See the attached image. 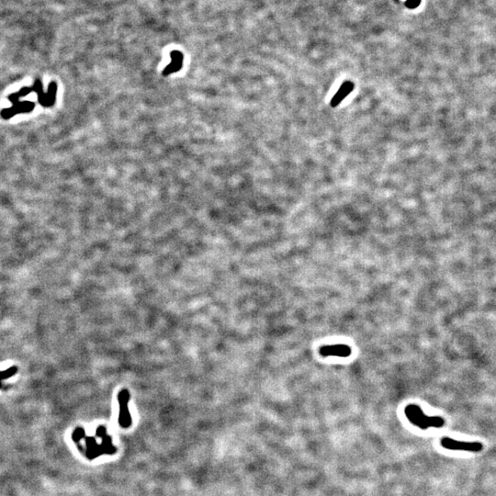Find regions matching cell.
<instances>
[{
  "label": "cell",
  "mask_w": 496,
  "mask_h": 496,
  "mask_svg": "<svg viewBox=\"0 0 496 496\" xmlns=\"http://www.w3.org/2000/svg\"><path fill=\"white\" fill-rule=\"evenodd\" d=\"M406 417L413 425L420 429L426 430L430 427L440 428L445 425V421L440 416H427L419 406L409 405L405 409Z\"/></svg>",
  "instance_id": "6da1fadb"
},
{
  "label": "cell",
  "mask_w": 496,
  "mask_h": 496,
  "mask_svg": "<svg viewBox=\"0 0 496 496\" xmlns=\"http://www.w3.org/2000/svg\"><path fill=\"white\" fill-rule=\"evenodd\" d=\"M441 446L444 449L449 450H458V451H467V452H480L483 449V445L480 442H464L458 441L455 439L444 437L440 440Z\"/></svg>",
  "instance_id": "7a4b0ae2"
},
{
  "label": "cell",
  "mask_w": 496,
  "mask_h": 496,
  "mask_svg": "<svg viewBox=\"0 0 496 496\" xmlns=\"http://www.w3.org/2000/svg\"><path fill=\"white\" fill-rule=\"evenodd\" d=\"M131 394L127 389L119 391L118 401L119 406V424L122 428H129L132 425V416L130 414L129 404Z\"/></svg>",
  "instance_id": "3957f363"
},
{
  "label": "cell",
  "mask_w": 496,
  "mask_h": 496,
  "mask_svg": "<svg viewBox=\"0 0 496 496\" xmlns=\"http://www.w3.org/2000/svg\"><path fill=\"white\" fill-rule=\"evenodd\" d=\"M35 109V103L32 101H19L12 107L1 110L0 116L4 119H10L17 114L29 113Z\"/></svg>",
  "instance_id": "277c9868"
},
{
  "label": "cell",
  "mask_w": 496,
  "mask_h": 496,
  "mask_svg": "<svg viewBox=\"0 0 496 496\" xmlns=\"http://www.w3.org/2000/svg\"><path fill=\"white\" fill-rule=\"evenodd\" d=\"M352 353V349L347 345L339 344V345H331V346H324L320 348L319 354L322 357H340V358H348Z\"/></svg>",
  "instance_id": "5b68a950"
},
{
  "label": "cell",
  "mask_w": 496,
  "mask_h": 496,
  "mask_svg": "<svg viewBox=\"0 0 496 496\" xmlns=\"http://www.w3.org/2000/svg\"><path fill=\"white\" fill-rule=\"evenodd\" d=\"M56 93H57V84L55 82H51L49 85L48 91L43 96L38 97L39 103L44 108H50L56 101Z\"/></svg>",
  "instance_id": "8992f818"
},
{
  "label": "cell",
  "mask_w": 496,
  "mask_h": 496,
  "mask_svg": "<svg viewBox=\"0 0 496 496\" xmlns=\"http://www.w3.org/2000/svg\"><path fill=\"white\" fill-rule=\"evenodd\" d=\"M354 83L351 81H347L344 83L342 86H340L337 93L333 97L331 101V106L333 108H335L342 102V101L352 92L354 89Z\"/></svg>",
  "instance_id": "52a82bcc"
},
{
  "label": "cell",
  "mask_w": 496,
  "mask_h": 496,
  "mask_svg": "<svg viewBox=\"0 0 496 496\" xmlns=\"http://www.w3.org/2000/svg\"><path fill=\"white\" fill-rule=\"evenodd\" d=\"M171 64H169L163 72L164 76H168L172 73H176L181 69L183 65V54L178 51H174L170 53Z\"/></svg>",
  "instance_id": "ba28073f"
},
{
  "label": "cell",
  "mask_w": 496,
  "mask_h": 496,
  "mask_svg": "<svg viewBox=\"0 0 496 496\" xmlns=\"http://www.w3.org/2000/svg\"><path fill=\"white\" fill-rule=\"evenodd\" d=\"M33 92V89L32 87H22L21 89H19V91L15 92L13 94L9 96V101L12 103V104H16L20 101V99L23 98V97H26V96L29 95V93Z\"/></svg>",
  "instance_id": "9c48e42d"
},
{
  "label": "cell",
  "mask_w": 496,
  "mask_h": 496,
  "mask_svg": "<svg viewBox=\"0 0 496 496\" xmlns=\"http://www.w3.org/2000/svg\"><path fill=\"white\" fill-rule=\"evenodd\" d=\"M17 372H18V367H15V366L10 367V368H8L6 370H3V371H0V390L1 389H5V387H4L3 383H2V381H4L6 379H9L10 377H13L14 375L17 374Z\"/></svg>",
  "instance_id": "30bf717a"
},
{
  "label": "cell",
  "mask_w": 496,
  "mask_h": 496,
  "mask_svg": "<svg viewBox=\"0 0 496 496\" xmlns=\"http://www.w3.org/2000/svg\"><path fill=\"white\" fill-rule=\"evenodd\" d=\"M85 438V431L82 429V428H77L75 430L74 434H73V440L75 442H79L80 439Z\"/></svg>",
  "instance_id": "8fae6325"
},
{
  "label": "cell",
  "mask_w": 496,
  "mask_h": 496,
  "mask_svg": "<svg viewBox=\"0 0 496 496\" xmlns=\"http://www.w3.org/2000/svg\"><path fill=\"white\" fill-rule=\"evenodd\" d=\"M420 0H407L406 2V6L410 9H414V8H416L417 6L419 5Z\"/></svg>",
  "instance_id": "7c38bea8"
}]
</instances>
